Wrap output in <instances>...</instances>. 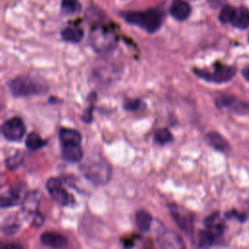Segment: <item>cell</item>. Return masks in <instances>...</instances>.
<instances>
[{"label": "cell", "instance_id": "8fae6325", "mask_svg": "<svg viewBox=\"0 0 249 249\" xmlns=\"http://www.w3.org/2000/svg\"><path fill=\"white\" fill-rule=\"evenodd\" d=\"M40 241L43 245L52 248H63L68 245L67 238L57 232L46 231L41 234Z\"/></svg>", "mask_w": 249, "mask_h": 249}, {"label": "cell", "instance_id": "7c38bea8", "mask_svg": "<svg viewBox=\"0 0 249 249\" xmlns=\"http://www.w3.org/2000/svg\"><path fill=\"white\" fill-rule=\"evenodd\" d=\"M158 242L160 247L163 248H184L185 244L183 243L181 237L172 231H164L158 237Z\"/></svg>", "mask_w": 249, "mask_h": 249}, {"label": "cell", "instance_id": "1f68e13d", "mask_svg": "<svg viewBox=\"0 0 249 249\" xmlns=\"http://www.w3.org/2000/svg\"><path fill=\"white\" fill-rule=\"evenodd\" d=\"M242 75H243V77L249 82V65H247L246 67L243 68V70H242Z\"/></svg>", "mask_w": 249, "mask_h": 249}, {"label": "cell", "instance_id": "9c48e42d", "mask_svg": "<svg viewBox=\"0 0 249 249\" xmlns=\"http://www.w3.org/2000/svg\"><path fill=\"white\" fill-rule=\"evenodd\" d=\"M220 108H227L229 110L234 111L235 113H247L249 112V103H244L237 100L232 96H222L216 101Z\"/></svg>", "mask_w": 249, "mask_h": 249}, {"label": "cell", "instance_id": "2e32d148", "mask_svg": "<svg viewBox=\"0 0 249 249\" xmlns=\"http://www.w3.org/2000/svg\"><path fill=\"white\" fill-rule=\"evenodd\" d=\"M231 23L239 29L249 27V11L245 7L235 8Z\"/></svg>", "mask_w": 249, "mask_h": 249}, {"label": "cell", "instance_id": "5b68a950", "mask_svg": "<svg viewBox=\"0 0 249 249\" xmlns=\"http://www.w3.org/2000/svg\"><path fill=\"white\" fill-rule=\"evenodd\" d=\"M235 67L224 64H216L210 71L205 69H194V73L197 77L215 84L226 83L231 80L235 75Z\"/></svg>", "mask_w": 249, "mask_h": 249}, {"label": "cell", "instance_id": "ac0fdd59", "mask_svg": "<svg viewBox=\"0 0 249 249\" xmlns=\"http://www.w3.org/2000/svg\"><path fill=\"white\" fill-rule=\"evenodd\" d=\"M206 142L215 150L220 152H226L230 149V145L228 141L218 132L211 131L208 132L205 136Z\"/></svg>", "mask_w": 249, "mask_h": 249}, {"label": "cell", "instance_id": "f1b7e54d", "mask_svg": "<svg viewBox=\"0 0 249 249\" xmlns=\"http://www.w3.org/2000/svg\"><path fill=\"white\" fill-rule=\"evenodd\" d=\"M18 227L19 226L18 224H9V225H7V226H5L3 228V231L6 234H13V233H15L18 231Z\"/></svg>", "mask_w": 249, "mask_h": 249}, {"label": "cell", "instance_id": "4dcf8cb0", "mask_svg": "<svg viewBox=\"0 0 249 249\" xmlns=\"http://www.w3.org/2000/svg\"><path fill=\"white\" fill-rule=\"evenodd\" d=\"M228 215H233V216H234L236 219L240 220L241 222L245 220V215H243V214H239V213H236L235 211H232L231 214H228Z\"/></svg>", "mask_w": 249, "mask_h": 249}, {"label": "cell", "instance_id": "cb8c5ba5", "mask_svg": "<svg viewBox=\"0 0 249 249\" xmlns=\"http://www.w3.org/2000/svg\"><path fill=\"white\" fill-rule=\"evenodd\" d=\"M154 140L159 145H166L173 141V135L167 128L162 127L156 130Z\"/></svg>", "mask_w": 249, "mask_h": 249}, {"label": "cell", "instance_id": "7402d4cb", "mask_svg": "<svg viewBox=\"0 0 249 249\" xmlns=\"http://www.w3.org/2000/svg\"><path fill=\"white\" fill-rule=\"evenodd\" d=\"M47 144V141L43 139L38 133L31 132L27 135L25 139V146L27 149L31 151H37L41 148H43Z\"/></svg>", "mask_w": 249, "mask_h": 249}, {"label": "cell", "instance_id": "ffe728a7", "mask_svg": "<svg viewBox=\"0 0 249 249\" xmlns=\"http://www.w3.org/2000/svg\"><path fill=\"white\" fill-rule=\"evenodd\" d=\"M40 198H41V194L36 192V191L26 195L25 197L23 198V201H22L23 202V204H22L23 210L27 213H30V214L36 213V209L39 205Z\"/></svg>", "mask_w": 249, "mask_h": 249}, {"label": "cell", "instance_id": "277c9868", "mask_svg": "<svg viewBox=\"0 0 249 249\" xmlns=\"http://www.w3.org/2000/svg\"><path fill=\"white\" fill-rule=\"evenodd\" d=\"M89 42L95 52L102 53L115 48L117 37L109 28L105 26H96L90 31Z\"/></svg>", "mask_w": 249, "mask_h": 249}, {"label": "cell", "instance_id": "5bb4252c", "mask_svg": "<svg viewBox=\"0 0 249 249\" xmlns=\"http://www.w3.org/2000/svg\"><path fill=\"white\" fill-rule=\"evenodd\" d=\"M62 159L68 162H79L82 160L84 154L80 144L61 145Z\"/></svg>", "mask_w": 249, "mask_h": 249}, {"label": "cell", "instance_id": "d4e9b609", "mask_svg": "<svg viewBox=\"0 0 249 249\" xmlns=\"http://www.w3.org/2000/svg\"><path fill=\"white\" fill-rule=\"evenodd\" d=\"M146 104L140 99H127L124 103V109L129 112H136L143 110Z\"/></svg>", "mask_w": 249, "mask_h": 249}, {"label": "cell", "instance_id": "d6986e66", "mask_svg": "<svg viewBox=\"0 0 249 249\" xmlns=\"http://www.w3.org/2000/svg\"><path fill=\"white\" fill-rule=\"evenodd\" d=\"M61 38L70 43H79L84 38V31L78 26H67L61 31Z\"/></svg>", "mask_w": 249, "mask_h": 249}, {"label": "cell", "instance_id": "ba28073f", "mask_svg": "<svg viewBox=\"0 0 249 249\" xmlns=\"http://www.w3.org/2000/svg\"><path fill=\"white\" fill-rule=\"evenodd\" d=\"M46 188L51 196L61 205H70L73 202L71 195L63 188L57 178H50L46 183Z\"/></svg>", "mask_w": 249, "mask_h": 249}, {"label": "cell", "instance_id": "8992f818", "mask_svg": "<svg viewBox=\"0 0 249 249\" xmlns=\"http://www.w3.org/2000/svg\"><path fill=\"white\" fill-rule=\"evenodd\" d=\"M2 134L8 141H19L25 134L26 128L19 117H13L5 121L1 126Z\"/></svg>", "mask_w": 249, "mask_h": 249}, {"label": "cell", "instance_id": "484cf974", "mask_svg": "<svg viewBox=\"0 0 249 249\" xmlns=\"http://www.w3.org/2000/svg\"><path fill=\"white\" fill-rule=\"evenodd\" d=\"M234 9L233 7L231 6H225L221 12H220V15H219V19L222 23H231V18H232V15H233V12H234Z\"/></svg>", "mask_w": 249, "mask_h": 249}, {"label": "cell", "instance_id": "3957f363", "mask_svg": "<svg viewBox=\"0 0 249 249\" xmlns=\"http://www.w3.org/2000/svg\"><path fill=\"white\" fill-rule=\"evenodd\" d=\"M84 175L95 185L106 184L111 177V166L104 159H91L81 167Z\"/></svg>", "mask_w": 249, "mask_h": 249}, {"label": "cell", "instance_id": "44dd1931", "mask_svg": "<svg viewBox=\"0 0 249 249\" xmlns=\"http://www.w3.org/2000/svg\"><path fill=\"white\" fill-rule=\"evenodd\" d=\"M153 218L151 214L145 210H139L135 215V223L138 230L142 232H146L150 230Z\"/></svg>", "mask_w": 249, "mask_h": 249}, {"label": "cell", "instance_id": "83f0119b", "mask_svg": "<svg viewBox=\"0 0 249 249\" xmlns=\"http://www.w3.org/2000/svg\"><path fill=\"white\" fill-rule=\"evenodd\" d=\"M92 101L91 100V103L90 105H89L86 110L84 111V114L82 116V119L85 123H90L92 121V110H93V105H92Z\"/></svg>", "mask_w": 249, "mask_h": 249}, {"label": "cell", "instance_id": "f546056e", "mask_svg": "<svg viewBox=\"0 0 249 249\" xmlns=\"http://www.w3.org/2000/svg\"><path fill=\"white\" fill-rule=\"evenodd\" d=\"M21 246L18 245V244H6V245H2V249H20Z\"/></svg>", "mask_w": 249, "mask_h": 249}, {"label": "cell", "instance_id": "4fadbf2b", "mask_svg": "<svg viewBox=\"0 0 249 249\" xmlns=\"http://www.w3.org/2000/svg\"><path fill=\"white\" fill-rule=\"evenodd\" d=\"M191 12L192 8L190 4L184 0H175L169 9V13L172 18L179 21L187 19L190 17Z\"/></svg>", "mask_w": 249, "mask_h": 249}, {"label": "cell", "instance_id": "9a60e30c", "mask_svg": "<svg viewBox=\"0 0 249 249\" xmlns=\"http://www.w3.org/2000/svg\"><path fill=\"white\" fill-rule=\"evenodd\" d=\"M22 194H24V188L22 186H18L16 188L10 189L7 194L1 196V207L6 208L17 205Z\"/></svg>", "mask_w": 249, "mask_h": 249}, {"label": "cell", "instance_id": "52a82bcc", "mask_svg": "<svg viewBox=\"0 0 249 249\" xmlns=\"http://www.w3.org/2000/svg\"><path fill=\"white\" fill-rule=\"evenodd\" d=\"M169 211L173 221L178 225V227L187 234H191L193 232L194 222V217L192 213L175 204L169 205Z\"/></svg>", "mask_w": 249, "mask_h": 249}, {"label": "cell", "instance_id": "7a4b0ae2", "mask_svg": "<svg viewBox=\"0 0 249 249\" xmlns=\"http://www.w3.org/2000/svg\"><path fill=\"white\" fill-rule=\"evenodd\" d=\"M8 87L17 97L42 95L48 91V87L43 81L30 76L16 77L8 83Z\"/></svg>", "mask_w": 249, "mask_h": 249}, {"label": "cell", "instance_id": "4316f807", "mask_svg": "<svg viewBox=\"0 0 249 249\" xmlns=\"http://www.w3.org/2000/svg\"><path fill=\"white\" fill-rule=\"evenodd\" d=\"M21 161H22V156L18 154V155H15V156H13L11 158L6 159L5 165H6V167L8 169L15 170V169H17L20 165Z\"/></svg>", "mask_w": 249, "mask_h": 249}, {"label": "cell", "instance_id": "e0dca14e", "mask_svg": "<svg viewBox=\"0 0 249 249\" xmlns=\"http://www.w3.org/2000/svg\"><path fill=\"white\" fill-rule=\"evenodd\" d=\"M58 137L61 145L80 144L82 140V135L78 130L67 127H61L59 129Z\"/></svg>", "mask_w": 249, "mask_h": 249}, {"label": "cell", "instance_id": "6da1fadb", "mask_svg": "<svg viewBox=\"0 0 249 249\" xmlns=\"http://www.w3.org/2000/svg\"><path fill=\"white\" fill-rule=\"evenodd\" d=\"M122 17L126 22L139 26L149 33L158 31L164 18L163 14L156 9L140 12H125L122 14Z\"/></svg>", "mask_w": 249, "mask_h": 249}, {"label": "cell", "instance_id": "30bf717a", "mask_svg": "<svg viewBox=\"0 0 249 249\" xmlns=\"http://www.w3.org/2000/svg\"><path fill=\"white\" fill-rule=\"evenodd\" d=\"M222 233H223V225L215 228H207V230L199 232L197 246L200 248L212 246L216 242L217 237Z\"/></svg>", "mask_w": 249, "mask_h": 249}, {"label": "cell", "instance_id": "603a6c76", "mask_svg": "<svg viewBox=\"0 0 249 249\" xmlns=\"http://www.w3.org/2000/svg\"><path fill=\"white\" fill-rule=\"evenodd\" d=\"M61 12L64 15H74L81 11V3L79 0H61Z\"/></svg>", "mask_w": 249, "mask_h": 249}, {"label": "cell", "instance_id": "d6a6232c", "mask_svg": "<svg viewBox=\"0 0 249 249\" xmlns=\"http://www.w3.org/2000/svg\"><path fill=\"white\" fill-rule=\"evenodd\" d=\"M248 40H249V37H248Z\"/></svg>", "mask_w": 249, "mask_h": 249}]
</instances>
